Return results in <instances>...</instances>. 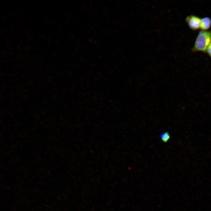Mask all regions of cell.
<instances>
[{
  "instance_id": "cell-1",
  "label": "cell",
  "mask_w": 211,
  "mask_h": 211,
  "mask_svg": "<svg viewBox=\"0 0 211 211\" xmlns=\"http://www.w3.org/2000/svg\"><path fill=\"white\" fill-rule=\"evenodd\" d=\"M211 42V30H201L198 32L194 45L191 48L193 52H198L206 53L207 49Z\"/></svg>"
},
{
  "instance_id": "cell-2",
  "label": "cell",
  "mask_w": 211,
  "mask_h": 211,
  "mask_svg": "<svg viewBox=\"0 0 211 211\" xmlns=\"http://www.w3.org/2000/svg\"><path fill=\"white\" fill-rule=\"evenodd\" d=\"M201 18L197 16L191 14L186 17L185 21L190 29L195 31L200 29Z\"/></svg>"
},
{
  "instance_id": "cell-3",
  "label": "cell",
  "mask_w": 211,
  "mask_h": 211,
  "mask_svg": "<svg viewBox=\"0 0 211 211\" xmlns=\"http://www.w3.org/2000/svg\"><path fill=\"white\" fill-rule=\"evenodd\" d=\"M211 27V18L206 16L201 18L200 29L201 30L207 31Z\"/></svg>"
},
{
  "instance_id": "cell-4",
  "label": "cell",
  "mask_w": 211,
  "mask_h": 211,
  "mask_svg": "<svg viewBox=\"0 0 211 211\" xmlns=\"http://www.w3.org/2000/svg\"><path fill=\"white\" fill-rule=\"evenodd\" d=\"M160 137L161 140L164 143L167 142L170 138V134L168 132H164L161 133L160 135Z\"/></svg>"
},
{
  "instance_id": "cell-5",
  "label": "cell",
  "mask_w": 211,
  "mask_h": 211,
  "mask_svg": "<svg viewBox=\"0 0 211 211\" xmlns=\"http://www.w3.org/2000/svg\"><path fill=\"white\" fill-rule=\"evenodd\" d=\"M206 53L211 58V42L207 49Z\"/></svg>"
}]
</instances>
